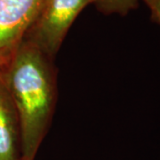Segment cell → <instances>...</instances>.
I'll return each instance as SVG.
<instances>
[{
  "instance_id": "cell-1",
  "label": "cell",
  "mask_w": 160,
  "mask_h": 160,
  "mask_svg": "<svg viewBox=\"0 0 160 160\" xmlns=\"http://www.w3.org/2000/svg\"><path fill=\"white\" fill-rule=\"evenodd\" d=\"M47 55L23 40L3 69L21 130V160H34L51 121L55 81Z\"/></svg>"
},
{
  "instance_id": "cell-2",
  "label": "cell",
  "mask_w": 160,
  "mask_h": 160,
  "mask_svg": "<svg viewBox=\"0 0 160 160\" xmlns=\"http://www.w3.org/2000/svg\"><path fill=\"white\" fill-rule=\"evenodd\" d=\"M94 0H46L24 40L52 58L59 50L75 19Z\"/></svg>"
},
{
  "instance_id": "cell-3",
  "label": "cell",
  "mask_w": 160,
  "mask_h": 160,
  "mask_svg": "<svg viewBox=\"0 0 160 160\" xmlns=\"http://www.w3.org/2000/svg\"><path fill=\"white\" fill-rule=\"evenodd\" d=\"M46 0H0V67L6 66Z\"/></svg>"
},
{
  "instance_id": "cell-4",
  "label": "cell",
  "mask_w": 160,
  "mask_h": 160,
  "mask_svg": "<svg viewBox=\"0 0 160 160\" xmlns=\"http://www.w3.org/2000/svg\"><path fill=\"white\" fill-rule=\"evenodd\" d=\"M0 160H21L20 123L2 68H0Z\"/></svg>"
},
{
  "instance_id": "cell-5",
  "label": "cell",
  "mask_w": 160,
  "mask_h": 160,
  "mask_svg": "<svg viewBox=\"0 0 160 160\" xmlns=\"http://www.w3.org/2000/svg\"><path fill=\"white\" fill-rule=\"evenodd\" d=\"M141 0H94L98 9L103 13L125 15L136 8Z\"/></svg>"
},
{
  "instance_id": "cell-6",
  "label": "cell",
  "mask_w": 160,
  "mask_h": 160,
  "mask_svg": "<svg viewBox=\"0 0 160 160\" xmlns=\"http://www.w3.org/2000/svg\"><path fill=\"white\" fill-rule=\"evenodd\" d=\"M143 1L151 12L152 18L160 24V0H141Z\"/></svg>"
}]
</instances>
